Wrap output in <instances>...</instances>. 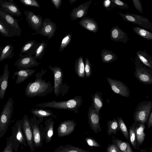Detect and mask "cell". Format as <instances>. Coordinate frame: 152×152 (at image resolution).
<instances>
[{
	"label": "cell",
	"mask_w": 152,
	"mask_h": 152,
	"mask_svg": "<svg viewBox=\"0 0 152 152\" xmlns=\"http://www.w3.org/2000/svg\"><path fill=\"white\" fill-rule=\"evenodd\" d=\"M46 72L42 68L40 72L35 75L34 81L29 82L25 89V95L28 97H44L53 91V87L50 81L46 82L42 79V76Z\"/></svg>",
	"instance_id": "6da1fadb"
},
{
	"label": "cell",
	"mask_w": 152,
	"mask_h": 152,
	"mask_svg": "<svg viewBox=\"0 0 152 152\" xmlns=\"http://www.w3.org/2000/svg\"><path fill=\"white\" fill-rule=\"evenodd\" d=\"M83 101L82 97L76 96L74 98L65 101H52L41 103L36 105L37 107L42 108H50L58 109H64L73 111L75 113H79L78 109Z\"/></svg>",
	"instance_id": "7a4b0ae2"
},
{
	"label": "cell",
	"mask_w": 152,
	"mask_h": 152,
	"mask_svg": "<svg viewBox=\"0 0 152 152\" xmlns=\"http://www.w3.org/2000/svg\"><path fill=\"white\" fill-rule=\"evenodd\" d=\"M13 107V97L9 98L0 115V138L5 134L11 122Z\"/></svg>",
	"instance_id": "3957f363"
},
{
	"label": "cell",
	"mask_w": 152,
	"mask_h": 152,
	"mask_svg": "<svg viewBox=\"0 0 152 152\" xmlns=\"http://www.w3.org/2000/svg\"><path fill=\"white\" fill-rule=\"evenodd\" d=\"M49 69L53 73L54 77L53 93L56 96L61 94L63 96L67 92L69 86L66 84H63L64 74L61 67L58 66H52L49 65Z\"/></svg>",
	"instance_id": "277c9868"
},
{
	"label": "cell",
	"mask_w": 152,
	"mask_h": 152,
	"mask_svg": "<svg viewBox=\"0 0 152 152\" xmlns=\"http://www.w3.org/2000/svg\"><path fill=\"white\" fill-rule=\"evenodd\" d=\"M0 21L12 36H20L22 32L19 21L7 12L0 8Z\"/></svg>",
	"instance_id": "5b68a950"
},
{
	"label": "cell",
	"mask_w": 152,
	"mask_h": 152,
	"mask_svg": "<svg viewBox=\"0 0 152 152\" xmlns=\"http://www.w3.org/2000/svg\"><path fill=\"white\" fill-rule=\"evenodd\" d=\"M134 76L141 83L145 85L152 84V68H149L142 63L138 58L135 57Z\"/></svg>",
	"instance_id": "8992f818"
},
{
	"label": "cell",
	"mask_w": 152,
	"mask_h": 152,
	"mask_svg": "<svg viewBox=\"0 0 152 152\" xmlns=\"http://www.w3.org/2000/svg\"><path fill=\"white\" fill-rule=\"evenodd\" d=\"M152 109V102L143 101L137 105L134 113L133 118L135 122L145 124Z\"/></svg>",
	"instance_id": "52a82bcc"
},
{
	"label": "cell",
	"mask_w": 152,
	"mask_h": 152,
	"mask_svg": "<svg viewBox=\"0 0 152 152\" xmlns=\"http://www.w3.org/2000/svg\"><path fill=\"white\" fill-rule=\"evenodd\" d=\"M122 19L142 26L143 29L152 31V23L147 18L139 15L127 13L117 12Z\"/></svg>",
	"instance_id": "ba28073f"
},
{
	"label": "cell",
	"mask_w": 152,
	"mask_h": 152,
	"mask_svg": "<svg viewBox=\"0 0 152 152\" xmlns=\"http://www.w3.org/2000/svg\"><path fill=\"white\" fill-rule=\"evenodd\" d=\"M43 120V118H39L37 119V118L34 116L31 118L30 120L35 148L42 147L43 139L42 130L40 127L39 125Z\"/></svg>",
	"instance_id": "9c48e42d"
},
{
	"label": "cell",
	"mask_w": 152,
	"mask_h": 152,
	"mask_svg": "<svg viewBox=\"0 0 152 152\" xmlns=\"http://www.w3.org/2000/svg\"><path fill=\"white\" fill-rule=\"evenodd\" d=\"M56 29V23L51 21L50 18H47L42 20L40 29L31 35L39 34L42 36L47 37L48 41L54 36Z\"/></svg>",
	"instance_id": "30bf717a"
},
{
	"label": "cell",
	"mask_w": 152,
	"mask_h": 152,
	"mask_svg": "<svg viewBox=\"0 0 152 152\" xmlns=\"http://www.w3.org/2000/svg\"><path fill=\"white\" fill-rule=\"evenodd\" d=\"M40 64L34 56L25 54L22 55L18 59L14 65L20 70L29 69L38 66Z\"/></svg>",
	"instance_id": "8fae6325"
},
{
	"label": "cell",
	"mask_w": 152,
	"mask_h": 152,
	"mask_svg": "<svg viewBox=\"0 0 152 152\" xmlns=\"http://www.w3.org/2000/svg\"><path fill=\"white\" fill-rule=\"evenodd\" d=\"M106 79L111 89L114 93L123 97H129L130 92L129 88L126 85L120 80L108 77Z\"/></svg>",
	"instance_id": "7c38bea8"
},
{
	"label": "cell",
	"mask_w": 152,
	"mask_h": 152,
	"mask_svg": "<svg viewBox=\"0 0 152 152\" xmlns=\"http://www.w3.org/2000/svg\"><path fill=\"white\" fill-rule=\"evenodd\" d=\"M22 130L27 145L31 152L35 151L32 131L30 120L26 115H24L22 119Z\"/></svg>",
	"instance_id": "4fadbf2b"
},
{
	"label": "cell",
	"mask_w": 152,
	"mask_h": 152,
	"mask_svg": "<svg viewBox=\"0 0 152 152\" xmlns=\"http://www.w3.org/2000/svg\"><path fill=\"white\" fill-rule=\"evenodd\" d=\"M88 122L91 129L95 133L101 131L99 120L101 119L96 113L92 104L88 108Z\"/></svg>",
	"instance_id": "5bb4252c"
},
{
	"label": "cell",
	"mask_w": 152,
	"mask_h": 152,
	"mask_svg": "<svg viewBox=\"0 0 152 152\" xmlns=\"http://www.w3.org/2000/svg\"><path fill=\"white\" fill-rule=\"evenodd\" d=\"M24 12L28 24L32 30L36 32L38 31L41 27L42 21V17L35 14L32 11L24 10Z\"/></svg>",
	"instance_id": "9a60e30c"
},
{
	"label": "cell",
	"mask_w": 152,
	"mask_h": 152,
	"mask_svg": "<svg viewBox=\"0 0 152 152\" xmlns=\"http://www.w3.org/2000/svg\"><path fill=\"white\" fill-rule=\"evenodd\" d=\"M76 123L73 120H67L60 123L57 129V134L59 137L68 135L75 129Z\"/></svg>",
	"instance_id": "2e32d148"
},
{
	"label": "cell",
	"mask_w": 152,
	"mask_h": 152,
	"mask_svg": "<svg viewBox=\"0 0 152 152\" xmlns=\"http://www.w3.org/2000/svg\"><path fill=\"white\" fill-rule=\"evenodd\" d=\"M22 119L17 121L12 127V136L17 142L26 146L27 142L22 130Z\"/></svg>",
	"instance_id": "e0dca14e"
},
{
	"label": "cell",
	"mask_w": 152,
	"mask_h": 152,
	"mask_svg": "<svg viewBox=\"0 0 152 152\" xmlns=\"http://www.w3.org/2000/svg\"><path fill=\"white\" fill-rule=\"evenodd\" d=\"M92 2V1L90 0L75 7L70 13V20H75L86 17L89 6Z\"/></svg>",
	"instance_id": "ac0fdd59"
},
{
	"label": "cell",
	"mask_w": 152,
	"mask_h": 152,
	"mask_svg": "<svg viewBox=\"0 0 152 152\" xmlns=\"http://www.w3.org/2000/svg\"><path fill=\"white\" fill-rule=\"evenodd\" d=\"M0 8L13 16L20 17L22 14L13 0H9L8 1L0 0Z\"/></svg>",
	"instance_id": "d6986e66"
},
{
	"label": "cell",
	"mask_w": 152,
	"mask_h": 152,
	"mask_svg": "<svg viewBox=\"0 0 152 152\" xmlns=\"http://www.w3.org/2000/svg\"><path fill=\"white\" fill-rule=\"evenodd\" d=\"M110 38L115 42L126 43L129 39L127 34L117 26L113 27L110 30Z\"/></svg>",
	"instance_id": "ffe728a7"
},
{
	"label": "cell",
	"mask_w": 152,
	"mask_h": 152,
	"mask_svg": "<svg viewBox=\"0 0 152 152\" xmlns=\"http://www.w3.org/2000/svg\"><path fill=\"white\" fill-rule=\"evenodd\" d=\"M78 23L82 27L89 31L95 33L98 32V24L93 18L85 17L82 18Z\"/></svg>",
	"instance_id": "44dd1931"
},
{
	"label": "cell",
	"mask_w": 152,
	"mask_h": 152,
	"mask_svg": "<svg viewBox=\"0 0 152 152\" xmlns=\"http://www.w3.org/2000/svg\"><path fill=\"white\" fill-rule=\"evenodd\" d=\"M7 64H5L2 75L0 76V99L4 98L7 88L10 72Z\"/></svg>",
	"instance_id": "7402d4cb"
},
{
	"label": "cell",
	"mask_w": 152,
	"mask_h": 152,
	"mask_svg": "<svg viewBox=\"0 0 152 152\" xmlns=\"http://www.w3.org/2000/svg\"><path fill=\"white\" fill-rule=\"evenodd\" d=\"M54 124L51 118H48L45 122V126L42 130V136L47 143L50 142L51 140L53 134Z\"/></svg>",
	"instance_id": "603a6c76"
},
{
	"label": "cell",
	"mask_w": 152,
	"mask_h": 152,
	"mask_svg": "<svg viewBox=\"0 0 152 152\" xmlns=\"http://www.w3.org/2000/svg\"><path fill=\"white\" fill-rule=\"evenodd\" d=\"M35 71V69H20L14 73L12 77L15 79V76H17L15 83L18 85L31 76Z\"/></svg>",
	"instance_id": "cb8c5ba5"
},
{
	"label": "cell",
	"mask_w": 152,
	"mask_h": 152,
	"mask_svg": "<svg viewBox=\"0 0 152 152\" xmlns=\"http://www.w3.org/2000/svg\"><path fill=\"white\" fill-rule=\"evenodd\" d=\"M39 44V42H37L35 40L27 42L22 47L19 57H20L23 54H25L24 55L30 56L34 55Z\"/></svg>",
	"instance_id": "d4e9b609"
},
{
	"label": "cell",
	"mask_w": 152,
	"mask_h": 152,
	"mask_svg": "<svg viewBox=\"0 0 152 152\" xmlns=\"http://www.w3.org/2000/svg\"><path fill=\"white\" fill-rule=\"evenodd\" d=\"M101 92L97 91L94 95H91L92 103L96 113L101 119L100 110L102 107L103 101L102 96Z\"/></svg>",
	"instance_id": "484cf974"
},
{
	"label": "cell",
	"mask_w": 152,
	"mask_h": 152,
	"mask_svg": "<svg viewBox=\"0 0 152 152\" xmlns=\"http://www.w3.org/2000/svg\"><path fill=\"white\" fill-rule=\"evenodd\" d=\"M137 56L147 67L152 68V57L145 50L138 51L136 53Z\"/></svg>",
	"instance_id": "4316f807"
},
{
	"label": "cell",
	"mask_w": 152,
	"mask_h": 152,
	"mask_svg": "<svg viewBox=\"0 0 152 152\" xmlns=\"http://www.w3.org/2000/svg\"><path fill=\"white\" fill-rule=\"evenodd\" d=\"M137 123L138 126H137L136 122H134L137 143L138 145L140 146L143 143L145 137V134L144 132L145 126L144 124L139 122Z\"/></svg>",
	"instance_id": "83f0119b"
},
{
	"label": "cell",
	"mask_w": 152,
	"mask_h": 152,
	"mask_svg": "<svg viewBox=\"0 0 152 152\" xmlns=\"http://www.w3.org/2000/svg\"><path fill=\"white\" fill-rule=\"evenodd\" d=\"M74 69L75 73L79 77H85V64L82 56H80L76 60L75 63Z\"/></svg>",
	"instance_id": "f1b7e54d"
},
{
	"label": "cell",
	"mask_w": 152,
	"mask_h": 152,
	"mask_svg": "<svg viewBox=\"0 0 152 152\" xmlns=\"http://www.w3.org/2000/svg\"><path fill=\"white\" fill-rule=\"evenodd\" d=\"M102 61L104 63H110L118 59L116 54L110 50L103 49L101 52Z\"/></svg>",
	"instance_id": "f546056e"
},
{
	"label": "cell",
	"mask_w": 152,
	"mask_h": 152,
	"mask_svg": "<svg viewBox=\"0 0 152 152\" xmlns=\"http://www.w3.org/2000/svg\"><path fill=\"white\" fill-rule=\"evenodd\" d=\"M31 113L34 117L38 118L50 117L53 115V113L50 110L45 109L42 108L32 109Z\"/></svg>",
	"instance_id": "4dcf8cb0"
},
{
	"label": "cell",
	"mask_w": 152,
	"mask_h": 152,
	"mask_svg": "<svg viewBox=\"0 0 152 152\" xmlns=\"http://www.w3.org/2000/svg\"><path fill=\"white\" fill-rule=\"evenodd\" d=\"M112 141L121 152H133L128 142L124 141L118 139H113Z\"/></svg>",
	"instance_id": "1f68e13d"
},
{
	"label": "cell",
	"mask_w": 152,
	"mask_h": 152,
	"mask_svg": "<svg viewBox=\"0 0 152 152\" xmlns=\"http://www.w3.org/2000/svg\"><path fill=\"white\" fill-rule=\"evenodd\" d=\"M14 48L13 46L10 44L7 45L3 48L0 54V62L12 58L14 55Z\"/></svg>",
	"instance_id": "d6a6232c"
},
{
	"label": "cell",
	"mask_w": 152,
	"mask_h": 152,
	"mask_svg": "<svg viewBox=\"0 0 152 152\" xmlns=\"http://www.w3.org/2000/svg\"><path fill=\"white\" fill-rule=\"evenodd\" d=\"M84 150L77 147L67 145L58 147L53 152H83Z\"/></svg>",
	"instance_id": "836d02e7"
},
{
	"label": "cell",
	"mask_w": 152,
	"mask_h": 152,
	"mask_svg": "<svg viewBox=\"0 0 152 152\" xmlns=\"http://www.w3.org/2000/svg\"><path fill=\"white\" fill-rule=\"evenodd\" d=\"M107 134L110 136L111 134H116L119 130L117 120L113 118V120L108 121L107 123Z\"/></svg>",
	"instance_id": "e575fe53"
},
{
	"label": "cell",
	"mask_w": 152,
	"mask_h": 152,
	"mask_svg": "<svg viewBox=\"0 0 152 152\" xmlns=\"http://www.w3.org/2000/svg\"><path fill=\"white\" fill-rule=\"evenodd\" d=\"M133 29L140 37L149 40H152V34L148 31L138 26L134 27Z\"/></svg>",
	"instance_id": "d590c367"
},
{
	"label": "cell",
	"mask_w": 152,
	"mask_h": 152,
	"mask_svg": "<svg viewBox=\"0 0 152 152\" xmlns=\"http://www.w3.org/2000/svg\"><path fill=\"white\" fill-rule=\"evenodd\" d=\"M17 142L12 136L8 139L5 148L2 152H17Z\"/></svg>",
	"instance_id": "8d00e7d4"
},
{
	"label": "cell",
	"mask_w": 152,
	"mask_h": 152,
	"mask_svg": "<svg viewBox=\"0 0 152 152\" xmlns=\"http://www.w3.org/2000/svg\"><path fill=\"white\" fill-rule=\"evenodd\" d=\"M117 121L118 125V129L123 134L126 140L130 142L129 134L128 130L122 118L117 117Z\"/></svg>",
	"instance_id": "74e56055"
},
{
	"label": "cell",
	"mask_w": 152,
	"mask_h": 152,
	"mask_svg": "<svg viewBox=\"0 0 152 152\" xmlns=\"http://www.w3.org/2000/svg\"><path fill=\"white\" fill-rule=\"evenodd\" d=\"M47 46V43L44 41L39 44L36 49L34 56L37 59H41L44 55Z\"/></svg>",
	"instance_id": "f35d334b"
},
{
	"label": "cell",
	"mask_w": 152,
	"mask_h": 152,
	"mask_svg": "<svg viewBox=\"0 0 152 152\" xmlns=\"http://www.w3.org/2000/svg\"><path fill=\"white\" fill-rule=\"evenodd\" d=\"M130 141L133 148L136 149L137 148V141L135 123L129 127Z\"/></svg>",
	"instance_id": "ab89813d"
},
{
	"label": "cell",
	"mask_w": 152,
	"mask_h": 152,
	"mask_svg": "<svg viewBox=\"0 0 152 152\" xmlns=\"http://www.w3.org/2000/svg\"><path fill=\"white\" fill-rule=\"evenodd\" d=\"M72 37V33L66 35L63 38L59 48V52L64 50L67 46L70 43Z\"/></svg>",
	"instance_id": "60d3db41"
},
{
	"label": "cell",
	"mask_w": 152,
	"mask_h": 152,
	"mask_svg": "<svg viewBox=\"0 0 152 152\" xmlns=\"http://www.w3.org/2000/svg\"><path fill=\"white\" fill-rule=\"evenodd\" d=\"M110 9L114 7H117L123 10H127L129 8L128 4L120 0H111Z\"/></svg>",
	"instance_id": "b9f144b4"
},
{
	"label": "cell",
	"mask_w": 152,
	"mask_h": 152,
	"mask_svg": "<svg viewBox=\"0 0 152 152\" xmlns=\"http://www.w3.org/2000/svg\"><path fill=\"white\" fill-rule=\"evenodd\" d=\"M92 70L91 64L89 59L87 58H86L85 64V76L87 78H88L91 76L92 75Z\"/></svg>",
	"instance_id": "7bdbcfd3"
},
{
	"label": "cell",
	"mask_w": 152,
	"mask_h": 152,
	"mask_svg": "<svg viewBox=\"0 0 152 152\" xmlns=\"http://www.w3.org/2000/svg\"><path fill=\"white\" fill-rule=\"evenodd\" d=\"M20 2L26 6H33L40 8L38 2L35 0H20Z\"/></svg>",
	"instance_id": "ee69618b"
},
{
	"label": "cell",
	"mask_w": 152,
	"mask_h": 152,
	"mask_svg": "<svg viewBox=\"0 0 152 152\" xmlns=\"http://www.w3.org/2000/svg\"><path fill=\"white\" fill-rule=\"evenodd\" d=\"M0 33L6 37H11L13 36L8 31L6 27L0 21Z\"/></svg>",
	"instance_id": "f6af8a7d"
},
{
	"label": "cell",
	"mask_w": 152,
	"mask_h": 152,
	"mask_svg": "<svg viewBox=\"0 0 152 152\" xmlns=\"http://www.w3.org/2000/svg\"><path fill=\"white\" fill-rule=\"evenodd\" d=\"M135 9L140 12L142 13L143 10L140 0H132Z\"/></svg>",
	"instance_id": "bcb514c9"
},
{
	"label": "cell",
	"mask_w": 152,
	"mask_h": 152,
	"mask_svg": "<svg viewBox=\"0 0 152 152\" xmlns=\"http://www.w3.org/2000/svg\"><path fill=\"white\" fill-rule=\"evenodd\" d=\"M85 140L88 145L91 146L100 147V145L96 141L91 138L88 137Z\"/></svg>",
	"instance_id": "7dc6e473"
},
{
	"label": "cell",
	"mask_w": 152,
	"mask_h": 152,
	"mask_svg": "<svg viewBox=\"0 0 152 152\" xmlns=\"http://www.w3.org/2000/svg\"><path fill=\"white\" fill-rule=\"evenodd\" d=\"M107 152H121L114 144L109 145L107 147Z\"/></svg>",
	"instance_id": "c3c4849f"
},
{
	"label": "cell",
	"mask_w": 152,
	"mask_h": 152,
	"mask_svg": "<svg viewBox=\"0 0 152 152\" xmlns=\"http://www.w3.org/2000/svg\"><path fill=\"white\" fill-rule=\"evenodd\" d=\"M51 2L57 9H59L61 5V0H52Z\"/></svg>",
	"instance_id": "681fc988"
},
{
	"label": "cell",
	"mask_w": 152,
	"mask_h": 152,
	"mask_svg": "<svg viewBox=\"0 0 152 152\" xmlns=\"http://www.w3.org/2000/svg\"><path fill=\"white\" fill-rule=\"evenodd\" d=\"M111 0H105L103 1V6L105 8L106 10H111Z\"/></svg>",
	"instance_id": "f907efd6"
},
{
	"label": "cell",
	"mask_w": 152,
	"mask_h": 152,
	"mask_svg": "<svg viewBox=\"0 0 152 152\" xmlns=\"http://www.w3.org/2000/svg\"><path fill=\"white\" fill-rule=\"evenodd\" d=\"M152 126V111H151L150 115L149 117V119L148 122V128H150Z\"/></svg>",
	"instance_id": "816d5d0a"
},
{
	"label": "cell",
	"mask_w": 152,
	"mask_h": 152,
	"mask_svg": "<svg viewBox=\"0 0 152 152\" xmlns=\"http://www.w3.org/2000/svg\"><path fill=\"white\" fill-rule=\"evenodd\" d=\"M77 0H69V1L70 3L72 4L74 3L76 1H77Z\"/></svg>",
	"instance_id": "f5cc1de1"
},
{
	"label": "cell",
	"mask_w": 152,
	"mask_h": 152,
	"mask_svg": "<svg viewBox=\"0 0 152 152\" xmlns=\"http://www.w3.org/2000/svg\"><path fill=\"white\" fill-rule=\"evenodd\" d=\"M2 48H3L1 47H0V54L1 52V51L2 50Z\"/></svg>",
	"instance_id": "db71d44e"
},
{
	"label": "cell",
	"mask_w": 152,
	"mask_h": 152,
	"mask_svg": "<svg viewBox=\"0 0 152 152\" xmlns=\"http://www.w3.org/2000/svg\"><path fill=\"white\" fill-rule=\"evenodd\" d=\"M83 152H89L88 151H86L85 150Z\"/></svg>",
	"instance_id": "11a10c76"
}]
</instances>
